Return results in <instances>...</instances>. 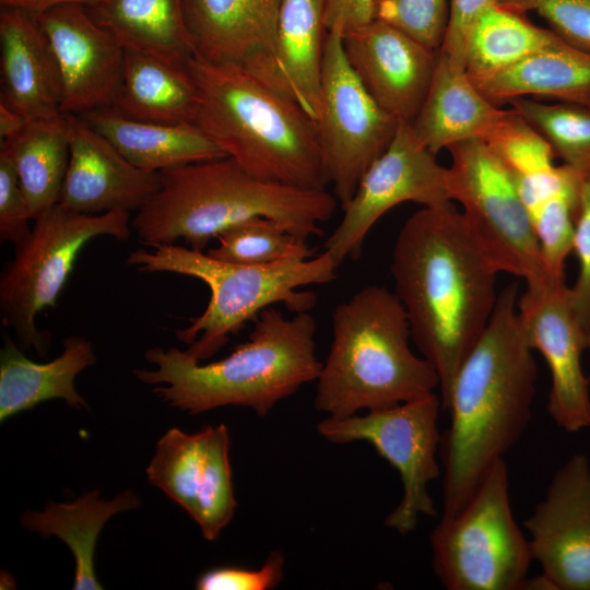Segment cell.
Segmentation results:
<instances>
[{
    "mask_svg": "<svg viewBox=\"0 0 590 590\" xmlns=\"http://www.w3.org/2000/svg\"><path fill=\"white\" fill-rule=\"evenodd\" d=\"M390 271L411 339L438 374L445 412L455 376L493 315L499 272L452 202L423 206L404 222Z\"/></svg>",
    "mask_w": 590,
    "mask_h": 590,
    "instance_id": "cell-1",
    "label": "cell"
},
{
    "mask_svg": "<svg viewBox=\"0 0 590 590\" xmlns=\"http://www.w3.org/2000/svg\"><path fill=\"white\" fill-rule=\"evenodd\" d=\"M518 284L498 292L488 324L461 363L441 435L442 515L459 512L489 468L520 439L531 415L538 366L518 312Z\"/></svg>",
    "mask_w": 590,
    "mask_h": 590,
    "instance_id": "cell-2",
    "label": "cell"
},
{
    "mask_svg": "<svg viewBox=\"0 0 590 590\" xmlns=\"http://www.w3.org/2000/svg\"><path fill=\"white\" fill-rule=\"evenodd\" d=\"M315 334L308 311L287 318L268 307L255 319L248 340L223 359L201 364L178 347H152L145 358L156 369H137L134 375L148 385L163 384L153 393L190 414L234 405L264 417L278 402L317 380L322 363Z\"/></svg>",
    "mask_w": 590,
    "mask_h": 590,
    "instance_id": "cell-3",
    "label": "cell"
},
{
    "mask_svg": "<svg viewBox=\"0 0 590 590\" xmlns=\"http://www.w3.org/2000/svg\"><path fill=\"white\" fill-rule=\"evenodd\" d=\"M337 204L327 190L257 179L227 156L160 172L158 189L131 226L149 247L181 239L202 251L227 227L262 216L306 240L323 235L320 224L331 219Z\"/></svg>",
    "mask_w": 590,
    "mask_h": 590,
    "instance_id": "cell-4",
    "label": "cell"
},
{
    "mask_svg": "<svg viewBox=\"0 0 590 590\" xmlns=\"http://www.w3.org/2000/svg\"><path fill=\"white\" fill-rule=\"evenodd\" d=\"M199 104L193 123L257 179L309 190L329 185L316 121L245 67L193 55L186 64Z\"/></svg>",
    "mask_w": 590,
    "mask_h": 590,
    "instance_id": "cell-5",
    "label": "cell"
},
{
    "mask_svg": "<svg viewBox=\"0 0 590 590\" xmlns=\"http://www.w3.org/2000/svg\"><path fill=\"white\" fill-rule=\"evenodd\" d=\"M410 340L404 308L384 286H364L337 305L332 342L316 380L315 408L346 417L435 393L438 374L413 353Z\"/></svg>",
    "mask_w": 590,
    "mask_h": 590,
    "instance_id": "cell-6",
    "label": "cell"
},
{
    "mask_svg": "<svg viewBox=\"0 0 590 590\" xmlns=\"http://www.w3.org/2000/svg\"><path fill=\"white\" fill-rule=\"evenodd\" d=\"M137 249L126 263L141 272H170L203 281L211 297L190 326L176 330L185 352L194 361L214 356L245 324L266 308L282 303L290 311H308L316 294L299 288L337 279L339 264L328 251L316 258L287 259L264 266H245L214 259L203 251L176 244Z\"/></svg>",
    "mask_w": 590,
    "mask_h": 590,
    "instance_id": "cell-7",
    "label": "cell"
},
{
    "mask_svg": "<svg viewBox=\"0 0 590 590\" xmlns=\"http://www.w3.org/2000/svg\"><path fill=\"white\" fill-rule=\"evenodd\" d=\"M15 246L0 274V318L25 350L46 355L51 337L36 327V317L54 308L81 249L93 238L126 240L132 232L130 212L99 214L71 211L59 203L36 217Z\"/></svg>",
    "mask_w": 590,
    "mask_h": 590,
    "instance_id": "cell-8",
    "label": "cell"
},
{
    "mask_svg": "<svg viewBox=\"0 0 590 590\" xmlns=\"http://www.w3.org/2000/svg\"><path fill=\"white\" fill-rule=\"evenodd\" d=\"M432 567L448 590H523L532 555L509 499L507 464L497 460L462 509L430 534Z\"/></svg>",
    "mask_w": 590,
    "mask_h": 590,
    "instance_id": "cell-9",
    "label": "cell"
},
{
    "mask_svg": "<svg viewBox=\"0 0 590 590\" xmlns=\"http://www.w3.org/2000/svg\"><path fill=\"white\" fill-rule=\"evenodd\" d=\"M452 201L461 204L465 225L498 272L523 279L528 287L552 278L543 263L529 212L514 175L483 140L447 149Z\"/></svg>",
    "mask_w": 590,
    "mask_h": 590,
    "instance_id": "cell-10",
    "label": "cell"
},
{
    "mask_svg": "<svg viewBox=\"0 0 590 590\" xmlns=\"http://www.w3.org/2000/svg\"><path fill=\"white\" fill-rule=\"evenodd\" d=\"M440 411L441 399L432 393L365 415L328 416L317 425L318 433L331 442H369L398 471L403 494L385 524L402 535L416 528L421 516L434 518L438 514L428 485L441 473L436 459L441 441Z\"/></svg>",
    "mask_w": 590,
    "mask_h": 590,
    "instance_id": "cell-11",
    "label": "cell"
},
{
    "mask_svg": "<svg viewBox=\"0 0 590 590\" xmlns=\"http://www.w3.org/2000/svg\"><path fill=\"white\" fill-rule=\"evenodd\" d=\"M316 123L324 172L343 209L366 170L390 145L400 121L370 96L346 59L342 36L331 31L324 44Z\"/></svg>",
    "mask_w": 590,
    "mask_h": 590,
    "instance_id": "cell-12",
    "label": "cell"
},
{
    "mask_svg": "<svg viewBox=\"0 0 590 590\" xmlns=\"http://www.w3.org/2000/svg\"><path fill=\"white\" fill-rule=\"evenodd\" d=\"M435 206L452 202L448 167L441 166L415 135L410 122H400L387 150L369 166L343 217L323 244L340 266L346 258L357 260L364 241L389 210L403 202Z\"/></svg>",
    "mask_w": 590,
    "mask_h": 590,
    "instance_id": "cell-13",
    "label": "cell"
},
{
    "mask_svg": "<svg viewBox=\"0 0 590 590\" xmlns=\"http://www.w3.org/2000/svg\"><path fill=\"white\" fill-rule=\"evenodd\" d=\"M517 306L530 347L550 370L548 415L567 433L590 427V378L581 364L590 335L577 318L565 276L527 286Z\"/></svg>",
    "mask_w": 590,
    "mask_h": 590,
    "instance_id": "cell-14",
    "label": "cell"
},
{
    "mask_svg": "<svg viewBox=\"0 0 590 590\" xmlns=\"http://www.w3.org/2000/svg\"><path fill=\"white\" fill-rule=\"evenodd\" d=\"M229 436L225 424L198 433L168 429L146 468L149 482L178 504L200 527L205 540L217 539L236 508Z\"/></svg>",
    "mask_w": 590,
    "mask_h": 590,
    "instance_id": "cell-15",
    "label": "cell"
},
{
    "mask_svg": "<svg viewBox=\"0 0 590 590\" xmlns=\"http://www.w3.org/2000/svg\"><path fill=\"white\" fill-rule=\"evenodd\" d=\"M523 527L532 559L554 590H590V461L574 453Z\"/></svg>",
    "mask_w": 590,
    "mask_h": 590,
    "instance_id": "cell-16",
    "label": "cell"
},
{
    "mask_svg": "<svg viewBox=\"0 0 590 590\" xmlns=\"http://www.w3.org/2000/svg\"><path fill=\"white\" fill-rule=\"evenodd\" d=\"M62 81V114L110 108L119 93L125 48L85 7L60 4L37 14Z\"/></svg>",
    "mask_w": 590,
    "mask_h": 590,
    "instance_id": "cell-17",
    "label": "cell"
},
{
    "mask_svg": "<svg viewBox=\"0 0 590 590\" xmlns=\"http://www.w3.org/2000/svg\"><path fill=\"white\" fill-rule=\"evenodd\" d=\"M355 74L390 116L412 122L428 92L437 51L378 20L342 36Z\"/></svg>",
    "mask_w": 590,
    "mask_h": 590,
    "instance_id": "cell-18",
    "label": "cell"
},
{
    "mask_svg": "<svg viewBox=\"0 0 590 590\" xmlns=\"http://www.w3.org/2000/svg\"><path fill=\"white\" fill-rule=\"evenodd\" d=\"M64 115L70 157L58 203L86 214L137 212L158 189L160 173L134 166L81 116Z\"/></svg>",
    "mask_w": 590,
    "mask_h": 590,
    "instance_id": "cell-19",
    "label": "cell"
},
{
    "mask_svg": "<svg viewBox=\"0 0 590 590\" xmlns=\"http://www.w3.org/2000/svg\"><path fill=\"white\" fill-rule=\"evenodd\" d=\"M0 73V101L30 121L62 115L59 66L37 14L1 7Z\"/></svg>",
    "mask_w": 590,
    "mask_h": 590,
    "instance_id": "cell-20",
    "label": "cell"
},
{
    "mask_svg": "<svg viewBox=\"0 0 590 590\" xmlns=\"http://www.w3.org/2000/svg\"><path fill=\"white\" fill-rule=\"evenodd\" d=\"M327 34L326 0H281L272 54L243 67L292 98L316 121Z\"/></svg>",
    "mask_w": 590,
    "mask_h": 590,
    "instance_id": "cell-21",
    "label": "cell"
},
{
    "mask_svg": "<svg viewBox=\"0 0 590 590\" xmlns=\"http://www.w3.org/2000/svg\"><path fill=\"white\" fill-rule=\"evenodd\" d=\"M508 111L480 92L462 60L437 50L428 92L411 126L417 139L437 154L459 142L484 141Z\"/></svg>",
    "mask_w": 590,
    "mask_h": 590,
    "instance_id": "cell-22",
    "label": "cell"
},
{
    "mask_svg": "<svg viewBox=\"0 0 590 590\" xmlns=\"http://www.w3.org/2000/svg\"><path fill=\"white\" fill-rule=\"evenodd\" d=\"M281 0H184L196 55L245 64L274 49Z\"/></svg>",
    "mask_w": 590,
    "mask_h": 590,
    "instance_id": "cell-23",
    "label": "cell"
},
{
    "mask_svg": "<svg viewBox=\"0 0 590 590\" xmlns=\"http://www.w3.org/2000/svg\"><path fill=\"white\" fill-rule=\"evenodd\" d=\"M95 362L94 347L83 337L63 339L62 353L46 364L28 359L5 338L0 353V421L57 398L78 410L87 408L74 388V380Z\"/></svg>",
    "mask_w": 590,
    "mask_h": 590,
    "instance_id": "cell-24",
    "label": "cell"
},
{
    "mask_svg": "<svg viewBox=\"0 0 590 590\" xmlns=\"http://www.w3.org/2000/svg\"><path fill=\"white\" fill-rule=\"evenodd\" d=\"M81 116L130 163L160 173L178 166L227 157L194 123L165 125L125 117L110 108Z\"/></svg>",
    "mask_w": 590,
    "mask_h": 590,
    "instance_id": "cell-25",
    "label": "cell"
},
{
    "mask_svg": "<svg viewBox=\"0 0 590 590\" xmlns=\"http://www.w3.org/2000/svg\"><path fill=\"white\" fill-rule=\"evenodd\" d=\"M198 104L187 67L125 49L122 82L110 109L135 120L184 125L193 123Z\"/></svg>",
    "mask_w": 590,
    "mask_h": 590,
    "instance_id": "cell-26",
    "label": "cell"
},
{
    "mask_svg": "<svg viewBox=\"0 0 590 590\" xmlns=\"http://www.w3.org/2000/svg\"><path fill=\"white\" fill-rule=\"evenodd\" d=\"M473 83L497 106L529 95L590 106V52L559 40Z\"/></svg>",
    "mask_w": 590,
    "mask_h": 590,
    "instance_id": "cell-27",
    "label": "cell"
},
{
    "mask_svg": "<svg viewBox=\"0 0 590 590\" xmlns=\"http://www.w3.org/2000/svg\"><path fill=\"white\" fill-rule=\"evenodd\" d=\"M87 11L125 49L184 67L196 55L184 0H105Z\"/></svg>",
    "mask_w": 590,
    "mask_h": 590,
    "instance_id": "cell-28",
    "label": "cell"
},
{
    "mask_svg": "<svg viewBox=\"0 0 590 590\" xmlns=\"http://www.w3.org/2000/svg\"><path fill=\"white\" fill-rule=\"evenodd\" d=\"M97 489L87 492L71 504L48 503L44 510H26L22 527L43 536L56 535L73 554L75 562L74 590H99L94 571V551L97 536L115 514L138 508V496L125 491L111 500L98 498Z\"/></svg>",
    "mask_w": 590,
    "mask_h": 590,
    "instance_id": "cell-29",
    "label": "cell"
},
{
    "mask_svg": "<svg viewBox=\"0 0 590 590\" xmlns=\"http://www.w3.org/2000/svg\"><path fill=\"white\" fill-rule=\"evenodd\" d=\"M11 157L34 221L58 203L70 157L66 115L33 120L16 137L1 141Z\"/></svg>",
    "mask_w": 590,
    "mask_h": 590,
    "instance_id": "cell-30",
    "label": "cell"
},
{
    "mask_svg": "<svg viewBox=\"0 0 590 590\" xmlns=\"http://www.w3.org/2000/svg\"><path fill=\"white\" fill-rule=\"evenodd\" d=\"M562 40L499 3L482 10L464 39L465 69L473 82L485 79Z\"/></svg>",
    "mask_w": 590,
    "mask_h": 590,
    "instance_id": "cell-31",
    "label": "cell"
},
{
    "mask_svg": "<svg viewBox=\"0 0 590 590\" xmlns=\"http://www.w3.org/2000/svg\"><path fill=\"white\" fill-rule=\"evenodd\" d=\"M509 104L546 140L563 164L582 175L590 173V106L547 104L527 97Z\"/></svg>",
    "mask_w": 590,
    "mask_h": 590,
    "instance_id": "cell-32",
    "label": "cell"
},
{
    "mask_svg": "<svg viewBox=\"0 0 590 590\" xmlns=\"http://www.w3.org/2000/svg\"><path fill=\"white\" fill-rule=\"evenodd\" d=\"M206 255L225 262L264 266L287 259H308L312 251L273 220L256 216L222 231Z\"/></svg>",
    "mask_w": 590,
    "mask_h": 590,
    "instance_id": "cell-33",
    "label": "cell"
},
{
    "mask_svg": "<svg viewBox=\"0 0 590 590\" xmlns=\"http://www.w3.org/2000/svg\"><path fill=\"white\" fill-rule=\"evenodd\" d=\"M581 181L552 194L529 211L544 267L553 278L565 276V261L573 250Z\"/></svg>",
    "mask_w": 590,
    "mask_h": 590,
    "instance_id": "cell-34",
    "label": "cell"
},
{
    "mask_svg": "<svg viewBox=\"0 0 590 590\" xmlns=\"http://www.w3.org/2000/svg\"><path fill=\"white\" fill-rule=\"evenodd\" d=\"M516 179L552 168L554 152L546 140L514 108L484 140Z\"/></svg>",
    "mask_w": 590,
    "mask_h": 590,
    "instance_id": "cell-35",
    "label": "cell"
},
{
    "mask_svg": "<svg viewBox=\"0 0 590 590\" xmlns=\"http://www.w3.org/2000/svg\"><path fill=\"white\" fill-rule=\"evenodd\" d=\"M373 16L437 51L448 28L450 0H373Z\"/></svg>",
    "mask_w": 590,
    "mask_h": 590,
    "instance_id": "cell-36",
    "label": "cell"
},
{
    "mask_svg": "<svg viewBox=\"0 0 590 590\" xmlns=\"http://www.w3.org/2000/svg\"><path fill=\"white\" fill-rule=\"evenodd\" d=\"M518 13L534 11L563 42L590 52V0H497Z\"/></svg>",
    "mask_w": 590,
    "mask_h": 590,
    "instance_id": "cell-37",
    "label": "cell"
},
{
    "mask_svg": "<svg viewBox=\"0 0 590 590\" xmlns=\"http://www.w3.org/2000/svg\"><path fill=\"white\" fill-rule=\"evenodd\" d=\"M571 252L579 270L574 285L569 286L570 299L580 324L590 335V173L580 185Z\"/></svg>",
    "mask_w": 590,
    "mask_h": 590,
    "instance_id": "cell-38",
    "label": "cell"
},
{
    "mask_svg": "<svg viewBox=\"0 0 590 590\" xmlns=\"http://www.w3.org/2000/svg\"><path fill=\"white\" fill-rule=\"evenodd\" d=\"M285 556L272 551L259 569L217 567L202 574L196 581L198 590H270L284 576Z\"/></svg>",
    "mask_w": 590,
    "mask_h": 590,
    "instance_id": "cell-39",
    "label": "cell"
},
{
    "mask_svg": "<svg viewBox=\"0 0 590 590\" xmlns=\"http://www.w3.org/2000/svg\"><path fill=\"white\" fill-rule=\"evenodd\" d=\"M33 221L10 155L0 149V241L16 245L31 232Z\"/></svg>",
    "mask_w": 590,
    "mask_h": 590,
    "instance_id": "cell-40",
    "label": "cell"
},
{
    "mask_svg": "<svg viewBox=\"0 0 590 590\" xmlns=\"http://www.w3.org/2000/svg\"><path fill=\"white\" fill-rule=\"evenodd\" d=\"M496 2L497 0H450L448 28L438 50L464 62V39L471 23L482 10Z\"/></svg>",
    "mask_w": 590,
    "mask_h": 590,
    "instance_id": "cell-41",
    "label": "cell"
},
{
    "mask_svg": "<svg viewBox=\"0 0 590 590\" xmlns=\"http://www.w3.org/2000/svg\"><path fill=\"white\" fill-rule=\"evenodd\" d=\"M373 20V0H326L328 31L344 36Z\"/></svg>",
    "mask_w": 590,
    "mask_h": 590,
    "instance_id": "cell-42",
    "label": "cell"
},
{
    "mask_svg": "<svg viewBox=\"0 0 590 590\" xmlns=\"http://www.w3.org/2000/svg\"><path fill=\"white\" fill-rule=\"evenodd\" d=\"M105 0H0L1 7L23 9L39 14L60 4H79L86 9L94 8Z\"/></svg>",
    "mask_w": 590,
    "mask_h": 590,
    "instance_id": "cell-43",
    "label": "cell"
},
{
    "mask_svg": "<svg viewBox=\"0 0 590 590\" xmlns=\"http://www.w3.org/2000/svg\"><path fill=\"white\" fill-rule=\"evenodd\" d=\"M28 123L30 120L27 118L0 101L1 141L16 137L27 127Z\"/></svg>",
    "mask_w": 590,
    "mask_h": 590,
    "instance_id": "cell-44",
    "label": "cell"
}]
</instances>
